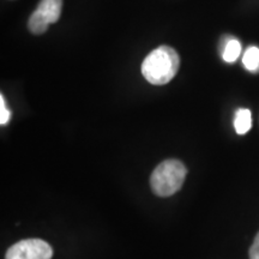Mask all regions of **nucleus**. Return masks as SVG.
<instances>
[{
	"mask_svg": "<svg viewBox=\"0 0 259 259\" xmlns=\"http://www.w3.org/2000/svg\"><path fill=\"white\" fill-rule=\"evenodd\" d=\"M252 116L251 111L246 108H240L235 114L234 127L238 135H245L251 130Z\"/></svg>",
	"mask_w": 259,
	"mask_h": 259,
	"instance_id": "nucleus-5",
	"label": "nucleus"
},
{
	"mask_svg": "<svg viewBox=\"0 0 259 259\" xmlns=\"http://www.w3.org/2000/svg\"><path fill=\"white\" fill-rule=\"evenodd\" d=\"M53 248L41 239H27L9 248L5 259H52Z\"/></svg>",
	"mask_w": 259,
	"mask_h": 259,
	"instance_id": "nucleus-4",
	"label": "nucleus"
},
{
	"mask_svg": "<svg viewBox=\"0 0 259 259\" xmlns=\"http://www.w3.org/2000/svg\"><path fill=\"white\" fill-rule=\"evenodd\" d=\"M241 53V45L236 38H229L222 47V58L226 63H234Z\"/></svg>",
	"mask_w": 259,
	"mask_h": 259,
	"instance_id": "nucleus-6",
	"label": "nucleus"
},
{
	"mask_svg": "<svg viewBox=\"0 0 259 259\" xmlns=\"http://www.w3.org/2000/svg\"><path fill=\"white\" fill-rule=\"evenodd\" d=\"M9 120H10V112L9 109L6 108L4 96L0 95V124L2 125L8 124Z\"/></svg>",
	"mask_w": 259,
	"mask_h": 259,
	"instance_id": "nucleus-8",
	"label": "nucleus"
},
{
	"mask_svg": "<svg viewBox=\"0 0 259 259\" xmlns=\"http://www.w3.org/2000/svg\"><path fill=\"white\" fill-rule=\"evenodd\" d=\"M250 259H259V233L255 235L253 244L250 248Z\"/></svg>",
	"mask_w": 259,
	"mask_h": 259,
	"instance_id": "nucleus-9",
	"label": "nucleus"
},
{
	"mask_svg": "<svg viewBox=\"0 0 259 259\" xmlns=\"http://www.w3.org/2000/svg\"><path fill=\"white\" fill-rule=\"evenodd\" d=\"M63 9V0H41L28 22L31 34L41 35L47 31L50 24L59 21Z\"/></svg>",
	"mask_w": 259,
	"mask_h": 259,
	"instance_id": "nucleus-3",
	"label": "nucleus"
},
{
	"mask_svg": "<svg viewBox=\"0 0 259 259\" xmlns=\"http://www.w3.org/2000/svg\"><path fill=\"white\" fill-rule=\"evenodd\" d=\"M180 67L179 54L169 46H160L149 53L142 64L144 78L154 85H163L176 77Z\"/></svg>",
	"mask_w": 259,
	"mask_h": 259,
	"instance_id": "nucleus-1",
	"label": "nucleus"
},
{
	"mask_svg": "<svg viewBox=\"0 0 259 259\" xmlns=\"http://www.w3.org/2000/svg\"><path fill=\"white\" fill-rule=\"evenodd\" d=\"M187 169L179 160H166L155 168L150 177V187L158 197H170L184 185Z\"/></svg>",
	"mask_w": 259,
	"mask_h": 259,
	"instance_id": "nucleus-2",
	"label": "nucleus"
},
{
	"mask_svg": "<svg viewBox=\"0 0 259 259\" xmlns=\"http://www.w3.org/2000/svg\"><path fill=\"white\" fill-rule=\"evenodd\" d=\"M242 64L252 73H259V48L250 47L247 48L242 58Z\"/></svg>",
	"mask_w": 259,
	"mask_h": 259,
	"instance_id": "nucleus-7",
	"label": "nucleus"
}]
</instances>
